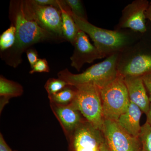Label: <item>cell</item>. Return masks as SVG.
I'll return each instance as SVG.
<instances>
[{
  "label": "cell",
  "mask_w": 151,
  "mask_h": 151,
  "mask_svg": "<svg viewBox=\"0 0 151 151\" xmlns=\"http://www.w3.org/2000/svg\"><path fill=\"white\" fill-rule=\"evenodd\" d=\"M9 17L12 24L16 28V39L14 46L1 52V58L7 64L16 68L22 61V55L35 44L46 41H60L63 40L41 27L35 22L25 15L22 1L10 2Z\"/></svg>",
  "instance_id": "cell-1"
},
{
  "label": "cell",
  "mask_w": 151,
  "mask_h": 151,
  "mask_svg": "<svg viewBox=\"0 0 151 151\" xmlns=\"http://www.w3.org/2000/svg\"><path fill=\"white\" fill-rule=\"evenodd\" d=\"M119 53L111 55L104 61L94 64L79 74H73L67 68L58 73V78L74 86L85 84L95 85L102 89L119 75Z\"/></svg>",
  "instance_id": "cell-2"
},
{
  "label": "cell",
  "mask_w": 151,
  "mask_h": 151,
  "mask_svg": "<svg viewBox=\"0 0 151 151\" xmlns=\"http://www.w3.org/2000/svg\"><path fill=\"white\" fill-rule=\"evenodd\" d=\"M70 14L78 28L90 37L94 46L105 57L119 53L128 44L129 38L124 33L97 27L71 12Z\"/></svg>",
  "instance_id": "cell-3"
},
{
  "label": "cell",
  "mask_w": 151,
  "mask_h": 151,
  "mask_svg": "<svg viewBox=\"0 0 151 151\" xmlns=\"http://www.w3.org/2000/svg\"><path fill=\"white\" fill-rule=\"evenodd\" d=\"M75 87L76 95L71 104L86 121L102 131L104 118L100 89L91 84H82Z\"/></svg>",
  "instance_id": "cell-4"
},
{
  "label": "cell",
  "mask_w": 151,
  "mask_h": 151,
  "mask_svg": "<svg viewBox=\"0 0 151 151\" xmlns=\"http://www.w3.org/2000/svg\"><path fill=\"white\" fill-rule=\"evenodd\" d=\"M104 119L117 121L125 113L130 104L128 90L123 76L116 79L100 89Z\"/></svg>",
  "instance_id": "cell-5"
},
{
  "label": "cell",
  "mask_w": 151,
  "mask_h": 151,
  "mask_svg": "<svg viewBox=\"0 0 151 151\" xmlns=\"http://www.w3.org/2000/svg\"><path fill=\"white\" fill-rule=\"evenodd\" d=\"M25 16L41 27L64 40L63 37L61 12L60 9L38 4L34 0L22 1Z\"/></svg>",
  "instance_id": "cell-6"
},
{
  "label": "cell",
  "mask_w": 151,
  "mask_h": 151,
  "mask_svg": "<svg viewBox=\"0 0 151 151\" xmlns=\"http://www.w3.org/2000/svg\"><path fill=\"white\" fill-rule=\"evenodd\" d=\"M68 151H100L105 141L102 131L86 120L67 138Z\"/></svg>",
  "instance_id": "cell-7"
},
{
  "label": "cell",
  "mask_w": 151,
  "mask_h": 151,
  "mask_svg": "<svg viewBox=\"0 0 151 151\" xmlns=\"http://www.w3.org/2000/svg\"><path fill=\"white\" fill-rule=\"evenodd\" d=\"M102 131L111 151H142L139 138L127 133L116 121L104 119Z\"/></svg>",
  "instance_id": "cell-8"
},
{
  "label": "cell",
  "mask_w": 151,
  "mask_h": 151,
  "mask_svg": "<svg viewBox=\"0 0 151 151\" xmlns=\"http://www.w3.org/2000/svg\"><path fill=\"white\" fill-rule=\"evenodd\" d=\"M73 46L74 49L70 57L71 66L79 71L84 64L91 63L97 59L105 58L89 41L87 35L79 29Z\"/></svg>",
  "instance_id": "cell-9"
},
{
  "label": "cell",
  "mask_w": 151,
  "mask_h": 151,
  "mask_svg": "<svg viewBox=\"0 0 151 151\" xmlns=\"http://www.w3.org/2000/svg\"><path fill=\"white\" fill-rule=\"evenodd\" d=\"M149 4L146 0H136L128 5L123 10L120 27L142 33L145 32V12Z\"/></svg>",
  "instance_id": "cell-10"
},
{
  "label": "cell",
  "mask_w": 151,
  "mask_h": 151,
  "mask_svg": "<svg viewBox=\"0 0 151 151\" xmlns=\"http://www.w3.org/2000/svg\"><path fill=\"white\" fill-rule=\"evenodd\" d=\"M50 105L67 138L85 120L80 112L71 104L61 105L50 103Z\"/></svg>",
  "instance_id": "cell-11"
},
{
  "label": "cell",
  "mask_w": 151,
  "mask_h": 151,
  "mask_svg": "<svg viewBox=\"0 0 151 151\" xmlns=\"http://www.w3.org/2000/svg\"><path fill=\"white\" fill-rule=\"evenodd\" d=\"M119 74L123 77L142 76L151 73V55L138 53L118 66Z\"/></svg>",
  "instance_id": "cell-12"
},
{
  "label": "cell",
  "mask_w": 151,
  "mask_h": 151,
  "mask_svg": "<svg viewBox=\"0 0 151 151\" xmlns=\"http://www.w3.org/2000/svg\"><path fill=\"white\" fill-rule=\"evenodd\" d=\"M128 90L130 102L137 105L143 113L147 114L150 102L142 76L123 77Z\"/></svg>",
  "instance_id": "cell-13"
},
{
  "label": "cell",
  "mask_w": 151,
  "mask_h": 151,
  "mask_svg": "<svg viewBox=\"0 0 151 151\" xmlns=\"http://www.w3.org/2000/svg\"><path fill=\"white\" fill-rule=\"evenodd\" d=\"M142 113L137 105L130 102L127 111L119 117L116 122L127 133L139 138L142 127L140 122Z\"/></svg>",
  "instance_id": "cell-14"
},
{
  "label": "cell",
  "mask_w": 151,
  "mask_h": 151,
  "mask_svg": "<svg viewBox=\"0 0 151 151\" xmlns=\"http://www.w3.org/2000/svg\"><path fill=\"white\" fill-rule=\"evenodd\" d=\"M59 8L61 12L63 37L73 45L79 29L71 16L70 9L63 8L60 0Z\"/></svg>",
  "instance_id": "cell-15"
},
{
  "label": "cell",
  "mask_w": 151,
  "mask_h": 151,
  "mask_svg": "<svg viewBox=\"0 0 151 151\" xmlns=\"http://www.w3.org/2000/svg\"><path fill=\"white\" fill-rule=\"evenodd\" d=\"M22 86L18 83L7 79L3 76L0 77V96L9 99L21 96L23 93Z\"/></svg>",
  "instance_id": "cell-16"
},
{
  "label": "cell",
  "mask_w": 151,
  "mask_h": 151,
  "mask_svg": "<svg viewBox=\"0 0 151 151\" xmlns=\"http://www.w3.org/2000/svg\"><path fill=\"white\" fill-rule=\"evenodd\" d=\"M76 93V89L75 86L68 85L56 94L48 96L50 103L58 105H69L74 100Z\"/></svg>",
  "instance_id": "cell-17"
},
{
  "label": "cell",
  "mask_w": 151,
  "mask_h": 151,
  "mask_svg": "<svg viewBox=\"0 0 151 151\" xmlns=\"http://www.w3.org/2000/svg\"><path fill=\"white\" fill-rule=\"evenodd\" d=\"M16 39V28L14 25L10 27L0 36V50L1 52L9 50L14 45Z\"/></svg>",
  "instance_id": "cell-18"
},
{
  "label": "cell",
  "mask_w": 151,
  "mask_h": 151,
  "mask_svg": "<svg viewBox=\"0 0 151 151\" xmlns=\"http://www.w3.org/2000/svg\"><path fill=\"white\" fill-rule=\"evenodd\" d=\"M139 139L142 151H151V126L147 122L142 126Z\"/></svg>",
  "instance_id": "cell-19"
},
{
  "label": "cell",
  "mask_w": 151,
  "mask_h": 151,
  "mask_svg": "<svg viewBox=\"0 0 151 151\" xmlns=\"http://www.w3.org/2000/svg\"><path fill=\"white\" fill-rule=\"evenodd\" d=\"M68 85L65 81L60 78H50L45 85V88L48 96L56 94Z\"/></svg>",
  "instance_id": "cell-20"
},
{
  "label": "cell",
  "mask_w": 151,
  "mask_h": 151,
  "mask_svg": "<svg viewBox=\"0 0 151 151\" xmlns=\"http://www.w3.org/2000/svg\"><path fill=\"white\" fill-rule=\"evenodd\" d=\"M65 3L71 12L76 17L80 18L87 20V16L82 4L80 0H65Z\"/></svg>",
  "instance_id": "cell-21"
},
{
  "label": "cell",
  "mask_w": 151,
  "mask_h": 151,
  "mask_svg": "<svg viewBox=\"0 0 151 151\" xmlns=\"http://www.w3.org/2000/svg\"><path fill=\"white\" fill-rule=\"evenodd\" d=\"M49 72L50 68L46 59L39 58L29 73L33 74L35 73H48Z\"/></svg>",
  "instance_id": "cell-22"
},
{
  "label": "cell",
  "mask_w": 151,
  "mask_h": 151,
  "mask_svg": "<svg viewBox=\"0 0 151 151\" xmlns=\"http://www.w3.org/2000/svg\"><path fill=\"white\" fill-rule=\"evenodd\" d=\"M26 52L31 68L32 69L37 62L38 60L39 59L38 58L39 55L35 49L29 48Z\"/></svg>",
  "instance_id": "cell-23"
},
{
  "label": "cell",
  "mask_w": 151,
  "mask_h": 151,
  "mask_svg": "<svg viewBox=\"0 0 151 151\" xmlns=\"http://www.w3.org/2000/svg\"><path fill=\"white\" fill-rule=\"evenodd\" d=\"M143 83L146 90L149 93V97L150 102H151V73L145 74L142 76Z\"/></svg>",
  "instance_id": "cell-24"
},
{
  "label": "cell",
  "mask_w": 151,
  "mask_h": 151,
  "mask_svg": "<svg viewBox=\"0 0 151 151\" xmlns=\"http://www.w3.org/2000/svg\"><path fill=\"white\" fill-rule=\"evenodd\" d=\"M38 4L42 6H51L60 9L59 0H34Z\"/></svg>",
  "instance_id": "cell-25"
},
{
  "label": "cell",
  "mask_w": 151,
  "mask_h": 151,
  "mask_svg": "<svg viewBox=\"0 0 151 151\" xmlns=\"http://www.w3.org/2000/svg\"><path fill=\"white\" fill-rule=\"evenodd\" d=\"M0 151H13L5 141L1 133L0 134Z\"/></svg>",
  "instance_id": "cell-26"
},
{
  "label": "cell",
  "mask_w": 151,
  "mask_h": 151,
  "mask_svg": "<svg viewBox=\"0 0 151 151\" xmlns=\"http://www.w3.org/2000/svg\"><path fill=\"white\" fill-rule=\"evenodd\" d=\"M147 115V122L151 126V102L150 104L149 111L146 114Z\"/></svg>",
  "instance_id": "cell-27"
},
{
  "label": "cell",
  "mask_w": 151,
  "mask_h": 151,
  "mask_svg": "<svg viewBox=\"0 0 151 151\" xmlns=\"http://www.w3.org/2000/svg\"><path fill=\"white\" fill-rule=\"evenodd\" d=\"M146 18L148 19L151 22V1L149 4L148 8L145 12Z\"/></svg>",
  "instance_id": "cell-28"
},
{
  "label": "cell",
  "mask_w": 151,
  "mask_h": 151,
  "mask_svg": "<svg viewBox=\"0 0 151 151\" xmlns=\"http://www.w3.org/2000/svg\"><path fill=\"white\" fill-rule=\"evenodd\" d=\"M100 151H111L108 145H107V143L105 142V141H104V142L103 143L102 145H101Z\"/></svg>",
  "instance_id": "cell-29"
}]
</instances>
